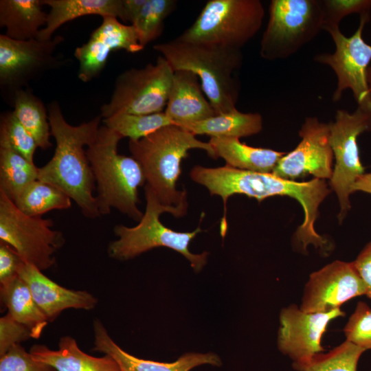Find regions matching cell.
<instances>
[{
	"mask_svg": "<svg viewBox=\"0 0 371 371\" xmlns=\"http://www.w3.org/2000/svg\"><path fill=\"white\" fill-rule=\"evenodd\" d=\"M47 112L56 148L52 158L38 168V179L65 192L85 217L98 218L100 214L93 194L95 181L84 147L94 139L102 117L100 115L80 125H71L57 101L48 105Z\"/></svg>",
	"mask_w": 371,
	"mask_h": 371,
	"instance_id": "7a4b0ae2",
	"label": "cell"
},
{
	"mask_svg": "<svg viewBox=\"0 0 371 371\" xmlns=\"http://www.w3.org/2000/svg\"><path fill=\"white\" fill-rule=\"evenodd\" d=\"M299 136L300 143L279 160L272 174L291 181L307 175L330 180L334 159L330 144V124L320 122L316 117H307Z\"/></svg>",
	"mask_w": 371,
	"mask_h": 371,
	"instance_id": "5bb4252c",
	"label": "cell"
},
{
	"mask_svg": "<svg viewBox=\"0 0 371 371\" xmlns=\"http://www.w3.org/2000/svg\"><path fill=\"white\" fill-rule=\"evenodd\" d=\"M24 262L8 244L0 241V283L19 275Z\"/></svg>",
	"mask_w": 371,
	"mask_h": 371,
	"instance_id": "74e56055",
	"label": "cell"
},
{
	"mask_svg": "<svg viewBox=\"0 0 371 371\" xmlns=\"http://www.w3.org/2000/svg\"><path fill=\"white\" fill-rule=\"evenodd\" d=\"M367 80H368V84L369 89H370V93L371 95V63L370 66L368 67V71H367Z\"/></svg>",
	"mask_w": 371,
	"mask_h": 371,
	"instance_id": "7bdbcfd3",
	"label": "cell"
},
{
	"mask_svg": "<svg viewBox=\"0 0 371 371\" xmlns=\"http://www.w3.org/2000/svg\"><path fill=\"white\" fill-rule=\"evenodd\" d=\"M0 297L8 314L27 326L32 338L38 339L49 322L19 275L0 283Z\"/></svg>",
	"mask_w": 371,
	"mask_h": 371,
	"instance_id": "cb8c5ba5",
	"label": "cell"
},
{
	"mask_svg": "<svg viewBox=\"0 0 371 371\" xmlns=\"http://www.w3.org/2000/svg\"><path fill=\"white\" fill-rule=\"evenodd\" d=\"M0 146H8L34 163L38 147L34 139L17 120L13 111L3 113L0 119Z\"/></svg>",
	"mask_w": 371,
	"mask_h": 371,
	"instance_id": "d6a6232c",
	"label": "cell"
},
{
	"mask_svg": "<svg viewBox=\"0 0 371 371\" xmlns=\"http://www.w3.org/2000/svg\"><path fill=\"white\" fill-rule=\"evenodd\" d=\"M347 340L328 352H319L310 359L293 363L297 371H357V365L361 355L366 351Z\"/></svg>",
	"mask_w": 371,
	"mask_h": 371,
	"instance_id": "f546056e",
	"label": "cell"
},
{
	"mask_svg": "<svg viewBox=\"0 0 371 371\" xmlns=\"http://www.w3.org/2000/svg\"><path fill=\"white\" fill-rule=\"evenodd\" d=\"M43 5L42 0H1L0 27H5V35L19 41L37 38L47 22Z\"/></svg>",
	"mask_w": 371,
	"mask_h": 371,
	"instance_id": "d4e9b609",
	"label": "cell"
},
{
	"mask_svg": "<svg viewBox=\"0 0 371 371\" xmlns=\"http://www.w3.org/2000/svg\"><path fill=\"white\" fill-rule=\"evenodd\" d=\"M329 124L330 144L335 161L330 186L339 200L338 218L341 222L350 209L351 188L364 174L357 138L364 132L371 131V110L361 106L352 113L339 109L335 121Z\"/></svg>",
	"mask_w": 371,
	"mask_h": 371,
	"instance_id": "8fae6325",
	"label": "cell"
},
{
	"mask_svg": "<svg viewBox=\"0 0 371 371\" xmlns=\"http://www.w3.org/2000/svg\"><path fill=\"white\" fill-rule=\"evenodd\" d=\"M196 166H194V167L192 168V170H190V177L191 179H192V171H193L194 168ZM225 216H226V215L224 214L223 218L222 221H221V227L222 229H226V228H227V221H226V219H225V217H226Z\"/></svg>",
	"mask_w": 371,
	"mask_h": 371,
	"instance_id": "b9f144b4",
	"label": "cell"
},
{
	"mask_svg": "<svg viewBox=\"0 0 371 371\" xmlns=\"http://www.w3.org/2000/svg\"><path fill=\"white\" fill-rule=\"evenodd\" d=\"M194 181L205 186L211 195L221 197L226 214V203L235 194H245L259 201L273 196H288L296 199L304 210V221L295 232L304 251L308 245L324 248L326 240L315 229L319 207L330 194L326 180L314 178L298 182L280 178L272 173L243 170L228 165L216 168L196 166L192 173Z\"/></svg>",
	"mask_w": 371,
	"mask_h": 371,
	"instance_id": "6da1fadb",
	"label": "cell"
},
{
	"mask_svg": "<svg viewBox=\"0 0 371 371\" xmlns=\"http://www.w3.org/2000/svg\"><path fill=\"white\" fill-rule=\"evenodd\" d=\"M93 350L113 357L121 371H190L200 365H221L219 357L212 352H188L172 363L159 362L136 357L122 350L110 337L107 330L98 319L93 322Z\"/></svg>",
	"mask_w": 371,
	"mask_h": 371,
	"instance_id": "d6986e66",
	"label": "cell"
},
{
	"mask_svg": "<svg viewBox=\"0 0 371 371\" xmlns=\"http://www.w3.org/2000/svg\"><path fill=\"white\" fill-rule=\"evenodd\" d=\"M18 273L49 322L64 310L89 311L94 308L98 302L97 297L87 291L72 290L59 285L32 265L24 262Z\"/></svg>",
	"mask_w": 371,
	"mask_h": 371,
	"instance_id": "ac0fdd59",
	"label": "cell"
},
{
	"mask_svg": "<svg viewBox=\"0 0 371 371\" xmlns=\"http://www.w3.org/2000/svg\"><path fill=\"white\" fill-rule=\"evenodd\" d=\"M265 14L260 0H210L177 38L241 49L259 32Z\"/></svg>",
	"mask_w": 371,
	"mask_h": 371,
	"instance_id": "52a82bcc",
	"label": "cell"
},
{
	"mask_svg": "<svg viewBox=\"0 0 371 371\" xmlns=\"http://www.w3.org/2000/svg\"><path fill=\"white\" fill-rule=\"evenodd\" d=\"M38 169L12 148L0 146V190L13 202L38 179Z\"/></svg>",
	"mask_w": 371,
	"mask_h": 371,
	"instance_id": "83f0119b",
	"label": "cell"
},
{
	"mask_svg": "<svg viewBox=\"0 0 371 371\" xmlns=\"http://www.w3.org/2000/svg\"><path fill=\"white\" fill-rule=\"evenodd\" d=\"M146 0H122L124 22L133 23Z\"/></svg>",
	"mask_w": 371,
	"mask_h": 371,
	"instance_id": "ab89813d",
	"label": "cell"
},
{
	"mask_svg": "<svg viewBox=\"0 0 371 371\" xmlns=\"http://www.w3.org/2000/svg\"><path fill=\"white\" fill-rule=\"evenodd\" d=\"M53 221L23 213L0 190V241L10 245L27 264L43 271L56 261L55 253L65 243L60 231L52 229Z\"/></svg>",
	"mask_w": 371,
	"mask_h": 371,
	"instance_id": "30bf717a",
	"label": "cell"
},
{
	"mask_svg": "<svg viewBox=\"0 0 371 371\" xmlns=\"http://www.w3.org/2000/svg\"><path fill=\"white\" fill-rule=\"evenodd\" d=\"M13 113L17 120L34 139L38 148L51 147V128L48 113L41 101L30 89H21L12 97Z\"/></svg>",
	"mask_w": 371,
	"mask_h": 371,
	"instance_id": "4316f807",
	"label": "cell"
},
{
	"mask_svg": "<svg viewBox=\"0 0 371 371\" xmlns=\"http://www.w3.org/2000/svg\"><path fill=\"white\" fill-rule=\"evenodd\" d=\"M57 350L45 345L34 344L30 350L32 357L56 371H121L116 361L109 355L101 357L89 355L78 346L70 336L62 337Z\"/></svg>",
	"mask_w": 371,
	"mask_h": 371,
	"instance_id": "44dd1931",
	"label": "cell"
},
{
	"mask_svg": "<svg viewBox=\"0 0 371 371\" xmlns=\"http://www.w3.org/2000/svg\"><path fill=\"white\" fill-rule=\"evenodd\" d=\"M370 17L361 16L358 28L349 37L339 27L326 30L335 46L333 53L316 55L314 60L330 67L337 77V87L332 95L334 102L342 97L343 92L350 89L357 106L371 110V95L367 80V71L371 63V45L363 38L365 25Z\"/></svg>",
	"mask_w": 371,
	"mask_h": 371,
	"instance_id": "7c38bea8",
	"label": "cell"
},
{
	"mask_svg": "<svg viewBox=\"0 0 371 371\" xmlns=\"http://www.w3.org/2000/svg\"><path fill=\"white\" fill-rule=\"evenodd\" d=\"M49 7L47 22L37 36L41 41H49L61 25L87 15L113 16L124 21L122 0H42Z\"/></svg>",
	"mask_w": 371,
	"mask_h": 371,
	"instance_id": "7402d4cb",
	"label": "cell"
},
{
	"mask_svg": "<svg viewBox=\"0 0 371 371\" xmlns=\"http://www.w3.org/2000/svg\"><path fill=\"white\" fill-rule=\"evenodd\" d=\"M174 70L159 55L155 63L121 73L108 103L100 108L103 119L119 113L137 115L163 112L166 109Z\"/></svg>",
	"mask_w": 371,
	"mask_h": 371,
	"instance_id": "9c48e42d",
	"label": "cell"
},
{
	"mask_svg": "<svg viewBox=\"0 0 371 371\" xmlns=\"http://www.w3.org/2000/svg\"><path fill=\"white\" fill-rule=\"evenodd\" d=\"M122 139L114 130L100 126L86 154L97 185L100 215H106L115 208L139 222L144 213L138 207V188L146 185V178L135 159L118 153Z\"/></svg>",
	"mask_w": 371,
	"mask_h": 371,
	"instance_id": "277c9868",
	"label": "cell"
},
{
	"mask_svg": "<svg viewBox=\"0 0 371 371\" xmlns=\"http://www.w3.org/2000/svg\"><path fill=\"white\" fill-rule=\"evenodd\" d=\"M352 262L366 286V295L371 300V241Z\"/></svg>",
	"mask_w": 371,
	"mask_h": 371,
	"instance_id": "f35d334b",
	"label": "cell"
},
{
	"mask_svg": "<svg viewBox=\"0 0 371 371\" xmlns=\"http://www.w3.org/2000/svg\"><path fill=\"white\" fill-rule=\"evenodd\" d=\"M324 5V28L327 30L339 27L346 16L359 14L370 18L371 0H322Z\"/></svg>",
	"mask_w": 371,
	"mask_h": 371,
	"instance_id": "836d02e7",
	"label": "cell"
},
{
	"mask_svg": "<svg viewBox=\"0 0 371 371\" xmlns=\"http://www.w3.org/2000/svg\"><path fill=\"white\" fill-rule=\"evenodd\" d=\"M64 38L58 35L49 41L37 38L19 41L0 35V86L13 94L30 81L63 62L55 55Z\"/></svg>",
	"mask_w": 371,
	"mask_h": 371,
	"instance_id": "4fadbf2b",
	"label": "cell"
},
{
	"mask_svg": "<svg viewBox=\"0 0 371 371\" xmlns=\"http://www.w3.org/2000/svg\"><path fill=\"white\" fill-rule=\"evenodd\" d=\"M146 201V210L135 227L116 225L114 233L118 238L108 247V254L112 258L126 260L133 258L155 247H166L181 254L190 262L195 272L200 271L207 262L208 253L194 254L188 249L192 240L202 229L199 226L189 232L174 231L166 227L159 220L164 212L175 217L186 214L188 207L168 206L160 202L153 190L146 184L144 186Z\"/></svg>",
	"mask_w": 371,
	"mask_h": 371,
	"instance_id": "8992f818",
	"label": "cell"
},
{
	"mask_svg": "<svg viewBox=\"0 0 371 371\" xmlns=\"http://www.w3.org/2000/svg\"><path fill=\"white\" fill-rule=\"evenodd\" d=\"M132 157L142 168L146 183L161 203L188 207L186 190L179 191L177 181L181 173V164L191 149H201L214 159L209 142L175 124L162 127L137 141L129 140Z\"/></svg>",
	"mask_w": 371,
	"mask_h": 371,
	"instance_id": "5b68a950",
	"label": "cell"
},
{
	"mask_svg": "<svg viewBox=\"0 0 371 371\" xmlns=\"http://www.w3.org/2000/svg\"><path fill=\"white\" fill-rule=\"evenodd\" d=\"M208 142L213 149L214 159L223 158L226 165L243 170L272 173L279 160L286 153L252 147L236 137H210Z\"/></svg>",
	"mask_w": 371,
	"mask_h": 371,
	"instance_id": "603a6c76",
	"label": "cell"
},
{
	"mask_svg": "<svg viewBox=\"0 0 371 371\" xmlns=\"http://www.w3.org/2000/svg\"><path fill=\"white\" fill-rule=\"evenodd\" d=\"M344 315L340 308L321 313H306L295 304L283 308L279 317V350L293 363L307 361L315 354L324 352L321 339L328 324Z\"/></svg>",
	"mask_w": 371,
	"mask_h": 371,
	"instance_id": "2e32d148",
	"label": "cell"
},
{
	"mask_svg": "<svg viewBox=\"0 0 371 371\" xmlns=\"http://www.w3.org/2000/svg\"><path fill=\"white\" fill-rule=\"evenodd\" d=\"M262 117L260 113H243L236 109L182 128L194 135L240 139L259 133L262 130Z\"/></svg>",
	"mask_w": 371,
	"mask_h": 371,
	"instance_id": "484cf974",
	"label": "cell"
},
{
	"mask_svg": "<svg viewBox=\"0 0 371 371\" xmlns=\"http://www.w3.org/2000/svg\"><path fill=\"white\" fill-rule=\"evenodd\" d=\"M346 340L365 350L371 349V308L359 302L344 328Z\"/></svg>",
	"mask_w": 371,
	"mask_h": 371,
	"instance_id": "e575fe53",
	"label": "cell"
},
{
	"mask_svg": "<svg viewBox=\"0 0 371 371\" xmlns=\"http://www.w3.org/2000/svg\"><path fill=\"white\" fill-rule=\"evenodd\" d=\"M0 371H56L51 366L35 359L21 344L0 356Z\"/></svg>",
	"mask_w": 371,
	"mask_h": 371,
	"instance_id": "d590c367",
	"label": "cell"
},
{
	"mask_svg": "<svg viewBox=\"0 0 371 371\" xmlns=\"http://www.w3.org/2000/svg\"><path fill=\"white\" fill-rule=\"evenodd\" d=\"M153 48L174 71L186 70L198 76L216 115L237 109L240 84L235 75L243 64L241 49L177 38L156 44Z\"/></svg>",
	"mask_w": 371,
	"mask_h": 371,
	"instance_id": "3957f363",
	"label": "cell"
},
{
	"mask_svg": "<svg viewBox=\"0 0 371 371\" xmlns=\"http://www.w3.org/2000/svg\"><path fill=\"white\" fill-rule=\"evenodd\" d=\"M165 113L181 127L216 115L196 75L186 70L174 71Z\"/></svg>",
	"mask_w": 371,
	"mask_h": 371,
	"instance_id": "ffe728a7",
	"label": "cell"
},
{
	"mask_svg": "<svg viewBox=\"0 0 371 371\" xmlns=\"http://www.w3.org/2000/svg\"><path fill=\"white\" fill-rule=\"evenodd\" d=\"M30 338H32L30 330L8 313L0 318V356Z\"/></svg>",
	"mask_w": 371,
	"mask_h": 371,
	"instance_id": "8d00e7d4",
	"label": "cell"
},
{
	"mask_svg": "<svg viewBox=\"0 0 371 371\" xmlns=\"http://www.w3.org/2000/svg\"><path fill=\"white\" fill-rule=\"evenodd\" d=\"M361 191L371 194V172L359 177L351 188V192Z\"/></svg>",
	"mask_w": 371,
	"mask_h": 371,
	"instance_id": "60d3db41",
	"label": "cell"
},
{
	"mask_svg": "<svg viewBox=\"0 0 371 371\" xmlns=\"http://www.w3.org/2000/svg\"><path fill=\"white\" fill-rule=\"evenodd\" d=\"M71 200L57 187L36 179L25 188L14 203L25 214L41 216L51 210L70 208Z\"/></svg>",
	"mask_w": 371,
	"mask_h": 371,
	"instance_id": "f1b7e54d",
	"label": "cell"
},
{
	"mask_svg": "<svg viewBox=\"0 0 371 371\" xmlns=\"http://www.w3.org/2000/svg\"><path fill=\"white\" fill-rule=\"evenodd\" d=\"M105 126L114 130L122 138L137 141L158 129L173 124L164 111L146 115L119 113L103 119Z\"/></svg>",
	"mask_w": 371,
	"mask_h": 371,
	"instance_id": "4dcf8cb0",
	"label": "cell"
},
{
	"mask_svg": "<svg viewBox=\"0 0 371 371\" xmlns=\"http://www.w3.org/2000/svg\"><path fill=\"white\" fill-rule=\"evenodd\" d=\"M175 0H146L140 12L131 24L133 26L139 43L144 47L160 36L166 19L176 9Z\"/></svg>",
	"mask_w": 371,
	"mask_h": 371,
	"instance_id": "1f68e13d",
	"label": "cell"
},
{
	"mask_svg": "<svg viewBox=\"0 0 371 371\" xmlns=\"http://www.w3.org/2000/svg\"><path fill=\"white\" fill-rule=\"evenodd\" d=\"M143 49L132 25H124L115 17H102V23L91 33L87 42L74 51L79 64L78 78L87 82L96 78L113 51L124 49L137 53Z\"/></svg>",
	"mask_w": 371,
	"mask_h": 371,
	"instance_id": "e0dca14e",
	"label": "cell"
},
{
	"mask_svg": "<svg viewBox=\"0 0 371 371\" xmlns=\"http://www.w3.org/2000/svg\"><path fill=\"white\" fill-rule=\"evenodd\" d=\"M366 294L353 262L335 260L310 275L300 308L306 313L327 312Z\"/></svg>",
	"mask_w": 371,
	"mask_h": 371,
	"instance_id": "9a60e30c",
	"label": "cell"
},
{
	"mask_svg": "<svg viewBox=\"0 0 371 371\" xmlns=\"http://www.w3.org/2000/svg\"><path fill=\"white\" fill-rule=\"evenodd\" d=\"M324 28L322 0H272L260 40V55L267 60L288 58Z\"/></svg>",
	"mask_w": 371,
	"mask_h": 371,
	"instance_id": "ba28073f",
	"label": "cell"
}]
</instances>
